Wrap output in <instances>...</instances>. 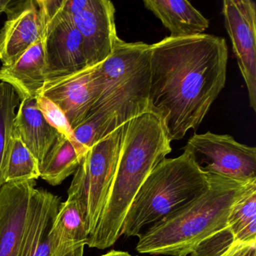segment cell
<instances>
[{
	"mask_svg": "<svg viewBox=\"0 0 256 256\" xmlns=\"http://www.w3.org/2000/svg\"><path fill=\"white\" fill-rule=\"evenodd\" d=\"M40 178V163L19 138H13L6 172L5 182L36 180Z\"/></svg>",
	"mask_w": 256,
	"mask_h": 256,
	"instance_id": "7402d4cb",
	"label": "cell"
},
{
	"mask_svg": "<svg viewBox=\"0 0 256 256\" xmlns=\"http://www.w3.org/2000/svg\"><path fill=\"white\" fill-rule=\"evenodd\" d=\"M6 22L0 30V61L8 66L20 59L43 36V25L36 0L12 2Z\"/></svg>",
	"mask_w": 256,
	"mask_h": 256,
	"instance_id": "7c38bea8",
	"label": "cell"
},
{
	"mask_svg": "<svg viewBox=\"0 0 256 256\" xmlns=\"http://www.w3.org/2000/svg\"><path fill=\"white\" fill-rule=\"evenodd\" d=\"M206 192L176 214L148 228L136 250L142 254L187 256L198 244L228 226L233 206L256 186L216 175H206Z\"/></svg>",
	"mask_w": 256,
	"mask_h": 256,
	"instance_id": "277c9868",
	"label": "cell"
},
{
	"mask_svg": "<svg viewBox=\"0 0 256 256\" xmlns=\"http://www.w3.org/2000/svg\"><path fill=\"white\" fill-rule=\"evenodd\" d=\"M50 236L52 256H84L89 234L76 200L61 203Z\"/></svg>",
	"mask_w": 256,
	"mask_h": 256,
	"instance_id": "e0dca14e",
	"label": "cell"
},
{
	"mask_svg": "<svg viewBox=\"0 0 256 256\" xmlns=\"http://www.w3.org/2000/svg\"><path fill=\"white\" fill-rule=\"evenodd\" d=\"M71 18L82 36L88 66L104 62L112 54L118 38L113 2L90 0L86 10Z\"/></svg>",
	"mask_w": 256,
	"mask_h": 256,
	"instance_id": "8fae6325",
	"label": "cell"
},
{
	"mask_svg": "<svg viewBox=\"0 0 256 256\" xmlns=\"http://www.w3.org/2000/svg\"><path fill=\"white\" fill-rule=\"evenodd\" d=\"M144 5L161 20L172 38L200 35L209 28V20L188 1L144 0Z\"/></svg>",
	"mask_w": 256,
	"mask_h": 256,
	"instance_id": "ac0fdd59",
	"label": "cell"
},
{
	"mask_svg": "<svg viewBox=\"0 0 256 256\" xmlns=\"http://www.w3.org/2000/svg\"><path fill=\"white\" fill-rule=\"evenodd\" d=\"M12 2L11 0H0V14L6 12Z\"/></svg>",
	"mask_w": 256,
	"mask_h": 256,
	"instance_id": "83f0119b",
	"label": "cell"
},
{
	"mask_svg": "<svg viewBox=\"0 0 256 256\" xmlns=\"http://www.w3.org/2000/svg\"><path fill=\"white\" fill-rule=\"evenodd\" d=\"M14 133L38 160L40 166L60 134L44 119L36 98L20 101L14 119Z\"/></svg>",
	"mask_w": 256,
	"mask_h": 256,
	"instance_id": "2e32d148",
	"label": "cell"
},
{
	"mask_svg": "<svg viewBox=\"0 0 256 256\" xmlns=\"http://www.w3.org/2000/svg\"><path fill=\"white\" fill-rule=\"evenodd\" d=\"M90 0H64L62 11L70 17H74L88 8Z\"/></svg>",
	"mask_w": 256,
	"mask_h": 256,
	"instance_id": "d4e9b609",
	"label": "cell"
},
{
	"mask_svg": "<svg viewBox=\"0 0 256 256\" xmlns=\"http://www.w3.org/2000/svg\"><path fill=\"white\" fill-rule=\"evenodd\" d=\"M88 148L80 143H74L60 134L40 164V178L50 185L59 186L76 173Z\"/></svg>",
	"mask_w": 256,
	"mask_h": 256,
	"instance_id": "d6986e66",
	"label": "cell"
},
{
	"mask_svg": "<svg viewBox=\"0 0 256 256\" xmlns=\"http://www.w3.org/2000/svg\"><path fill=\"white\" fill-rule=\"evenodd\" d=\"M36 100L38 110L52 126L70 142L79 143L74 137V131L68 120L58 106L42 94L38 96Z\"/></svg>",
	"mask_w": 256,
	"mask_h": 256,
	"instance_id": "cb8c5ba5",
	"label": "cell"
},
{
	"mask_svg": "<svg viewBox=\"0 0 256 256\" xmlns=\"http://www.w3.org/2000/svg\"><path fill=\"white\" fill-rule=\"evenodd\" d=\"M209 187L208 176L188 152L164 158L150 173L133 199L120 236L140 238L154 224L192 203Z\"/></svg>",
	"mask_w": 256,
	"mask_h": 256,
	"instance_id": "5b68a950",
	"label": "cell"
},
{
	"mask_svg": "<svg viewBox=\"0 0 256 256\" xmlns=\"http://www.w3.org/2000/svg\"><path fill=\"white\" fill-rule=\"evenodd\" d=\"M224 26L248 91L250 106L256 112V5L252 0H224Z\"/></svg>",
	"mask_w": 256,
	"mask_h": 256,
	"instance_id": "9c48e42d",
	"label": "cell"
},
{
	"mask_svg": "<svg viewBox=\"0 0 256 256\" xmlns=\"http://www.w3.org/2000/svg\"><path fill=\"white\" fill-rule=\"evenodd\" d=\"M126 124L92 145L76 170L68 190L83 216L89 236L98 224L112 186Z\"/></svg>",
	"mask_w": 256,
	"mask_h": 256,
	"instance_id": "8992f818",
	"label": "cell"
},
{
	"mask_svg": "<svg viewBox=\"0 0 256 256\" xmlns=\"http://www.w3.org/2000/svg\"><path fill=\"white\" fill-rule=\"evenodd\" d=\"M100 256H134L132 254H130L127 252L124 251H116V250H112L108 252L106 254H102Z\"/></svg>",
	"mask_w": 256,
	"mask_h": 256,
	"instance_id": "4316f807",
	"label": "cell"
},
{
	"mask_svg": "<svg viewBox=\"0 0 256 256\" xmlns=\"http://www.w3.org/2000/svg\"><path fill=\"white\" fill-rule=\"evenodd\" d=\"M61 203L59 196L34 188L18 256H52L50 230Z\"/></svg>",
	"mask_w": 256,
	"mask_h": 256,
	"instance_id": "5bb4252c",
	"label": "cell"
},
{
	"mask_svg": "<svg viewBox=\"0 0 256 256\" xmlns=\"http://www.w3.org/2000/svg\"><path fill=\"white\" fill-rule=\"evenodd\" d=\"M36 181L6 182L0 188V256H18Z\"/></svg>",
	"mask_w": 256,
	"mask_h": 256,
	"instance_id": "4fadbf2b",
	"label": "cell"
},
{
	"mask_svg": "<svg viewBox=\"0 0 256 256\" xmlns=\"http://www.w3.org/2000/svg\"><path fill=\"white\" fill-rule=\"evenodd\" d=\"M164 118L149 109L127 122L114 178L86 245L106 250L120 238L127 211L148 175L172 152Z\"/></svg>",
	"mask_w": 256,
	"mask_h": 256,
	"instance_id": "3957f363",
	"label": "cell"
},
{
	"mask_svg": "<svg viewBox=\"0 0 256 256\" xmlns=\"http://www.w3.org/2000/svg\"><path fill=\"white\" fill-rule=\"evenodd\" d=\"M184 150L206 175L256 182V148L239 143L232 136L210 132L194 134Z\"/></svg>",
	"mask_w": 256,
	"mask_h": 256,
	"instance_id": "ba28073f",
	"label": "cell"
},
{
	"mask_svg": "<svg viewBox=\"0 0 256 256\" xmlns=\"http://www.w3.org/2000/svg\"><path fill=\"white\" fill-rule=\"evenodd\" d=\"M43 25L46 85L88 68L82 36L62 11L64 0H36ZM44 85V86H46Z\"/></svg>",
	"mask_w": 256,
	"mask_h": 256,
	"instance_id": "52a82bcc",
	"label": "cell"
},
{
	"mask_svg": "<svg viewBox=\"0 0 256 256\" xmlns=\"http://www.w3.org/2000/svg\"><path fill=\"white\" fill-rule=\"evenodd\" d=\"M100 68L101 94L84 122L73 130L76 140L88 149L149 110L150 44L118 37Z\"/></svg>",
	"mask_w": 256,
	"mask_h": 256,
	"instance_id": "7a4b0ae2",
	"label": "cell"
},
{
	"mask_svg": "<svg viewBox=\"0 0 256 256\" xmlns=\"http://www.w3.org/2000/svg\"><path fill=\"white\" fill-rule=\"evenodd\" d=\"M228 226L238 242H256V186L233 206Z\"/></svg>",
	"mask_w": 256,
	"mask_h": 256,
	"instance_id": "44dd1931",
	"label": "cell"
},
{
	"mask_svg": "<svg viewBox=\"0 0 256 256\" xmlns=\"http://www.w3.org/2000/svg\"><path fill=\"white\" fill-rule=\"evenodd\" d=\"M228 46L209 34L150 46L149 109L162 115L170 142L196 130L226 86Z\"/></svg>",
	"mask_w": 256,
	"mask_h": 256,
	"instance_id": "6da1fadb",
	"label": "cell"
},
{
	"mask_svg": "<svg viewBox=\"0 0 256 256\" xmlns=\"http://www.w3.org/2000/svg\"><path fill=\"white\" fill-rule=\"evenodd\" d=\"M236 244L234 234L227 226L200 241L190 256H221Z\"/></svg>",
	"mask_w": 256,
	"mask_h": 256,
	"instance_id": "603a6c76",
	"label": "cell"
},
{
	"mask_svg": "<svg viewBox=\"0 0 256 256\" xmlns=\"http://www.w3.org/2000/svg\"><path fill=\"white\" fill-rule=\"evenodd\" d=\"M100 65L46 84L42 95L61 109L72 130L84 122L100 96L102 78Z\"/></svg>",
	"mask_w": 256,
	"mask_h": 256,
	"instance_id": "30bf717a",
	"label": "cell"
},
{
	"mask_svg": "<svg viewBox=\"0 0 256 256\" xmlns=\"http://www.w3.org/2000/svg\"><path fill=\"white\" fill-rule=\"evenodd\" d=\"M20 100L12 86L0 82V188L5 176L14 138L16 110Z\"/></svg>",
	"mask_w": 256,
	"mask_h": 256,
	"instance_id": "ffe728a7",
	"label": "cell"
},
{
	"mask_svg": "<svg viewBox=\"0 0 256 256\" xmlns=\"http://www.w3.org/2000/svg\"><path fill=\"white\" fill-rule=\"evenodd\" d=\"M44 40L26 50L12 65L0 68V82L12 86L20 101L41 95L46 85Z\"/></svg>",
	"mask_w": 256,
	"mask_h": 256,
	"instance_id": "9a60e30c",
	"label": "cell"
},
{
	"mask_svg": "<svg viewBox=\"0 0 256 256\" xmlns=\"http://www.w3.org/2000/svg\"><path fill=\"white\" fill-rule=\"evenodd\" d=\"M221 256H256V242L235 244Z\"/></svg>",
	"mask_w": 256,
	"mask_h": 256,
	"instance_id": "484cf974",
	"label": "cell"
}]
</instances>
